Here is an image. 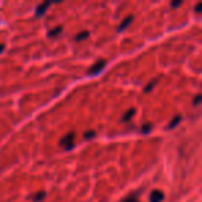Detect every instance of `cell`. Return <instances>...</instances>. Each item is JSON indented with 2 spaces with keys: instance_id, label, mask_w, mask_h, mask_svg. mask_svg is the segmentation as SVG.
Masks as SVG:
<instances>
[{
  "instance_id": "cell-1",
  "label": "cell",
  "mask_w": 202,
  "mask_h": 202,
  "mask_svg": "<svg viewBox=\"0 0 202 202\" xmlns=\"http://www.w3.org/2000/svg\"><path fill=\"white\" fill-rule=\"evenodd\" d=\"M105 64L107 62L104 61V60H100V61H97L96 64H93L91 65V68L87 71V75H90V76H94V75H99V73L101 72V71L104 69V67H105Z\"/></svg>"
},
{
  "instance_id": "cell-2",
  "label": "cell",
  "mask_w": 202,
  "mask_h": 202,
  "mask_svg": "<svg viewBox=\"0 0 202 202\" xmlns=\"http://www.w3.org/2000/svg\"><path fill=\"white\" fill-rule=\"evenodd\" d=\"M73 138H75V134H73V133H68V134H65L64 137L61 138L60 145L64 147L65 150H71V148L73 147Z\"/></svg>"
},
{
  "instance_id": "cell-3",
  "label": "cell",
  "mask_w": 202,
  "mask_h": 202,
  "mask_svg": "<svg viewBox=\"0 0 202 202\" xmlns=\"http://www.w3.org/2000/svg\"><path fill=\"white\" fill-rule=\"evenodd\" d=\"M163 200V192L159 190H154L150 194V202H162Z\"/></svg>"
},
{
  "instance_id": "cell-4",
  "label": "cell",
  "mask_w": 202,
  "mask_h": 202,
  "mask_svg": "<svg viewBox=\"0 0 202 202\" xmlns=\"http://www.w3.org/2000/svg\"><path fill=\"white\" fill-rule=\"evenodd\" d=\"M50 6H51V3H47V2L46 3H42L39 7L36 8V11H35V15H36V17H42L44 13H46V10L50 7Z\"/></svg>"
},
{
  "instance_id": "cell-5",
  "label": "cell",
  "mask_w": 202,
  "mask_h": 202,
  "mask_svg": "<svg viewBox=\"0 0 202 202\" xmlns=\"http://www.w3.org/2000/svg\"><path fill=\"white\" fill-rule=\"evenodd\" d=\"M132 21H133V15H129L127 18H125L123 21H122V24L119 25V28H118V31L121 32V31H123L125 28H127V26L130 25V22H132Z\"/></svg>"
},
{
  "instance_id": "cell-6",
  "label": "cell",
  "mask_w": 202,
  "mask_h": 202,
  "mask_svg": "<svg viewBox=\"0 0 202 202\" xmlns=\"http://www.w3.org/2000/svg\"><path fill=\"white\" fill-rule=\"evenodd\" d=\"M134 114H136L134 109H129V111H127L126 114H125L123 116H122V121H123V122H129L133 116H134Z\"/></svg>"
},
{
  "instance_id": "cell-7",
  "label": "cell",
  "mask_w": 202,
  "mask_h": 202,
  "mask_svg": "<svg viewBox=\"0 0 202 202\" xmlns=\"http://www.w3.org/2000/svg\"><path fill=\"white\" fill-rule=\"evenodd\" d=\"M156 83H158V79H152V81H151L150 83H148V85L147 86H145V89H144V91H145V93H150V91L151 90H152V89H154V86H155L156 85Z\"/></svg>"
},
{
  "instance_id": "cell-8",
  "label": "cell",
  "mask_w": 202,
  "mask_h": 202,
  "mask_svg": "<svg viewBox=\"0 0 202 202\" xmlns=\"http://www.w3.org/2000/svg\"><path fill=\"white\" fill-rule=\"evenodd\" d=\"M44 197H46V192H44V191H40V192H37V194L33 197V201H35V202H42V201L44 200Z\"/></svg>"
},
{
  "instance_id": "cell-9",
  "label": "cell",
  "mask_w": 202,
  "mask_h": 202,
  "mask_svg": "<svg viewBox=\"0 0 202 202\" xmlns=\"http://www.w3.org/2000/svg\"><path fill=\"white\" fill-rule=\"evenodd\" d=\"M62 31V28L61 26H57L55 29H53V31H50L49 33H47V36H50V37H54V36H57V35H60V32Z\"/></svg>"
},
{
  "instance_id": "cell-10",
  "label": "cell",
  "mask_w": 202,
  "mask_h": 202,
  "mask_svg": "<svg viewBox=\"0 0 202 202\" xmlns=\"http://www.w3.org/2000/svg\"><path fill=\"white\" fill-rule=\"evenodd\" d=\"M180 121H182V116H180V115H177V116L174 118L173 121H172V123L169 125L168 127H169V129H173V127H176L177 125H179V122H180Z\"/></svg>"
},
{
  "instance_id": "cell-11",
  "label": "cell",
  "mask_w": 202,
  "mask_h": 202,
  "mask_svg": "<svg viewBox=\"0 0 202 202\" xmlns=\"http://www.w3.org/2000/svg\"><path fill=\"white\" fill-rule=\"evenodd\" d=\"M87 37H89V32H86V31H85V32H81V33H79L78 36L75 37V39L79 42V40H83V39H87Z\"/></svg>"
},
{
  "instance_id": "cell-12",
  "label": "cell",
  "mask_w": 202,
  "mask_h": 202,
  "mask_svg": "<svg viewBox=\"0 0 202 202\" xmlns=\"http://www.w3.org/2000/svg\"><path fill=\"white\" fill-rule=\"evenodd\" d=\"M150 130H151V125H144V126H143V133H144V134H147Z\"/></svg>"
},
{
  "instance_id": "cell-13",
  "label": "cell",
  "mask_w": 202,
  "mask_h": 202,
  "mask_svg": "<svg viewBox=\"0 0 202 202\" xmlns=\"http://www.w3.org/2000/svg\"><path fill=\"white\" fill-rule=\"evenodd\" d=\"M123 202H138V200L136 197H130V198H126Z\"/></svg>"
},
{
  "instance_id": "cell-14",
  "label": "cell",
  "mask_w": 202,
  "mask_h": 202,
  "mask_svg": "<svg viewBox=\"0 0 202 202\" xmlns=\"http://www.w3.org/2000/svg\"><path fill=\"white\" fill-rule=\"evenodd\" d=\"M85 137H86V138H91V137H94V132H93V130H91V132H86Z\"/></svg>"
},
{
  "instance_id": "cell-15",
  "label": "cell",
  "mask_w": 202,
  "mask_h": 202,
  "mask_svg": "<svg viewBox=\"0 0 202 202\" xmlns=\"http://www.w3.org/2000/svg\"><path fill=\"white\" fill-rule=\"evenodd\" d=\"M200 101H201V96H197V97H195V100H194V105H198V104H200Z\"/></svg>"
},
{
  "instance_id": "cell-16",
  "label": "cell",
  "mask_w": 202,
  "mask_h": 202,
  "mask_svg": "<svg viewBox=\"0 0 202 202\" xmlns=\"http://www.w3.org/2000/svg\"><path fill=\"white\" fill-rule=\"evenodd\" d=\"M179 6H182V2H174V3H172V7H179Z\"/></svg>"
},
{
  "instance_id": "cell-17",
  "label": "cell",
  "mask_w": 202,
  "mask_h": 202,
  "mask_svg": "<svg viewBox=\"0 0 202 202\" xmlns=\"http://www.w3.org/2000/svg\"><path fill=\"white\" fill-rule=\"evenodd\" d=\"M3 50H4V44L0 43V53H3Z\"/></svg>"
},
{
  "instance_id": "cell-18",
  "label": "cell",
  "mask_w": 202,
  "mask_h": 202,
  "mask_svg": "<svg viewBox=\"0 0 202 202\" xmlns=\"http://www.w3.org/2000/svg\"><path fill=\"white\" fill-rule=\"evenodd\" d=\"M200 10H201V4H198L197 6V13H200Z\"/></svg>"
}]
</instances>
